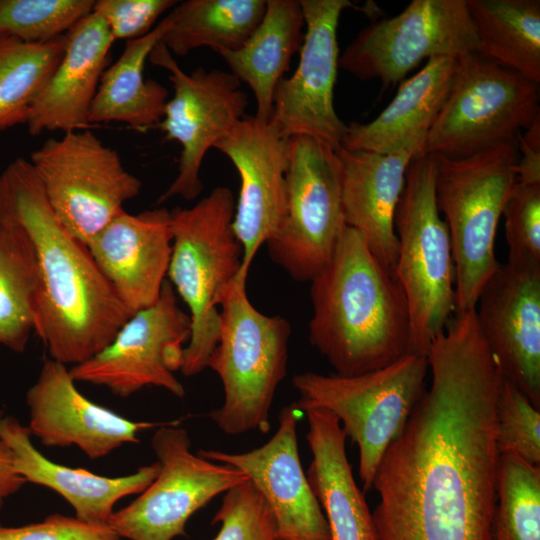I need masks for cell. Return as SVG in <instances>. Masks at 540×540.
<instances>
[{"instance_id":"6da1fadb","label":"cell","mask_w":540,"mask_h":540,"mask_svg":"<svg viewBox=\"0 0 540 540\" xmlns=\"http://www.w3.org/2000/svg\"><path fill=\"white\" fill-rule=\"evenodd\" d=\"M0 217L19 225L38 272L35 333L51 359L66 366L103 350L132 313L88 247L59 222L30 161L16 158L0 174Z\"/></svg>"},{"instance_id":"7a4b0ae2","label":"cell","mask_w":540,"mask_h":540,"mask_svg":"<svg viewBox=\"0 0 540 540\" xmlns=\"http://www.w3.org/2000/svg\"><path fill=\"white\" fill-rule=\"evenodd\" d=\"M310 283L309 340L336 374L359 375L411 353L404 292L357 231L345 227Z\"/></svg>"},{"instance_id":"3957f363","label":"cell","mask_w":540,"mask_h":540,"mask_svg":"<svg viewBox=\"0 0 540 540\" xmlns=\"http://www.w3.org/2000/svg\"><path fill=\"white\" fill-rule=\"evenodd\" d=\"M170 212L167 276L189 309L191 332L180 371L191 377L207 368L217 345L219 302L240 271L243 249L232 226L235 200L229 188L216 187L194 206Z\"/></svg>"},{"instance_id":"277c9868","label":"cell","mask_w":540,"mask_h":540,"mask_svg":"<svg viewBox=\"0 0 540 540\" xmlns=\"http://www.w3.org/2000/svg\"><path fill=\"white\" fill-rule=\"evenodd\" d=\"M247 277L239 271L220 299L219 338L207 365L224 389L222 406L208 416L228 435L269 431L274 395L287 374L290 323L251 304Z\"/></svg>"},{"instance_id":"5b68a950","label":"cell","mask_w":540,"mask_h":540,"mask_svg":"<svg viewBox=\"0 0 540 540\" xmlns=\"http://www.w3.org/2000/svg\"><path fill=\"white\" fill-rule=\"evenodd\" d=\"M518 157L516 139L467 158L436 155L435 196L452 245L455 313L476 307L484 284L499 266L496 233L516 181Z\"/></svg>"},{"instance_id":"8992f818","label":"cell","mask_w":540,"mask_h":540,"mask_svg":"<svg viewBox=\"0 0 540 540\" xmlns=\"http://www.w3.org/2000/svg\"><path fill=\"white\" fill-rule=\"evenodd\" d=\"M436 155L411 160L395 214L394 275L410 314L411 353L427 355L455 313V266L450 235L435 196Z\"/></svg>"},{"instance_id":"52a82bcc","label":"cell","mask_w":540,"mask_h":540,"mask_svg":"<svg viewBox=\"0 0 540 540\" xmlns=\"http://www.w3.org/2000/svg\"><path fill=\"white\" fill-rule=\"evenodd\" d=\"M427 356L410 353L359 375L304 372L293 377L300 411L322 408L339 421L359 450L363 491L372 488L390 444L403 432L425 391Z\"/></svg>"},{"instance_id":"ba28073f","label":"cell","mask_w":540,"mask_h":540,"mask_svg":"<svg viewBox=\"0 0 540 540\" xmlns=\"http://www.w3.org/2000/svg\"><path fill=\"white\" fill-rule=\"evenodd\" d=\"M538 117L539 84L477 53L458 59L419 154L467 158L514 140Z\"/></svg>"},{"instance_id":"9c48e42d","label":"cell","mask_w":540,"mask_h":540,"mask_svg":"<svg viewBox=\"0 0 540 540\" xmlns=\"http://www.w3.org/2000/svg\"><path fill=\"white\" fill-rule=\"evenodd\" d=\"M29 161L56 218L86 246L142 188L118 152L88 129L47 139Z\"/></svg>"},{"instance_id":"30bf717a","label":"cell","mask_w":540,"mask_h":540,"mask_svg":"<svg viewBox=\"0 0 540 540\" xmlns=\"http://www.w3.org/2000/svg\"><path fill=\"white\" fill-rule=\"evenodd\" d=\"M345 227L337 149L313 137L290 138L286 208L266 242L270 258L292 279L310 282L329 261Z\"/></svg>"},{"instance_id":"8fae6325","label":"cell","mask_w":540,"mask_h":540,"mask_svg":"<svg viewBox=\"0 0 540 540\" xmlns=\"http://www.w3.org/2000/svg\"><path fill=\"white\" fill-rule=\"evenodd\" d=\"M152 449L160 464L156 478L108 524L128 540H173L186 536V523L214 497L249 480L242 471L191 450L186 429L161 424Z\"/></svg>"},{"instance_id":"7c38bea8","label":"cell","mask_w":540,"mask_h":540,"mask_svg":"<svg viewBox=\"0 0 540 540\" xmlns=\"http://www.w3.org/2000/svg\"><path fill=\"white\" fill-rule=\"evenodd\" d=\"M478 54L466 0H413L398 15L372 20L339 57V68L394 86L422 60Z\"/></svg>"},{"instance_id":"4fadbf2b","label":"cell","mask_w":540,"mask_h":540,"mask_svg":"<svg viewBox=\"0 0 540 540\" xmlns=\"http://www.w3.org/2000/svg\"><path fill=\"white\" fill-rule=\"evenodd\" d=\"M148 59L168 71L174 90L157 126L166 140L181 146L177 175L157 203L176 196L193 200L203 189L200 169L206 153L245 117L248 97L230 72L199 67L186 73L161 41Z\"/></svg>"},{"instance_id":"5bb4252c","label":"cell","mask_w":540,"mask_h":540,"mask_svg":"<svg viewBox=\"0 0 540 540\" xmlns=\"http://www.w3.org/2000/svg\"><path fill=\"white\" fill-rule=\"evenodd\" d=\"M190 332V316L166 279L155 304L133 313L103 350L69 372L76 382L105 387L122 398L146 386L182 398L185 388L174 372L181 369Z\"/></svg>"},{"instance_id":"9a60e30c","label":"cell","mask_w":540,"mask_h":540,"mask_svg":"<svg viewBox=\"0 0 540 540\" xmlns=\"http://www.w3.org/2000/svg\"><path fill=\"white\" fill-rule=\"evenodd\" d=\"M304 39L299 62L290 77L278 83L273 97L271 124L285 139L308 136L341 147L347 125L334 107L339 68L337 28L348 0H300Z\"/></svg>"},{"instance_id":"2e32d148","label":"cell","mask_w":540,"mask_h":540,"mask_svg":"<svg viewBox=\"0 0 540 540\" xmlns=\"http://www.w3.org/2000/svg\"><path fill=\"white\" fill-rule=\"evenodd\" d=\"M475 311L504 377L540 409V266L499 264Z\"/></svg>"},{"instance_id":"e0dca14e","label":"cell","mask_w":540,"mask_h":540,"mask_svg":"<svg viewBox=\"0 0 540 540\" xmlns=\"http://www.w3.org/2000/svg\"><path fill=\"white\" fill-rule=\"evenodd\" d=\"M214 148L229 158L240 177L232 226L243 249L240 272L248 274L285 213L289 139L270 121L245 116Z\"/></svg>"},{"instance_id":"ac0fdd59","label":"cell","mask_w":540,"mask_h":540,"mask_svg":"<svg viewBox=\"0 0 540 540\" xmlns=\"http://www.w3.org/2000/svg\"><path fill=\"white\" fill-rule=\"evenodd\" d=\"M300 412L295 403L283 407L275 434L251 451L200 450L198 454L248 476L273 514L277 540H330L326 517L299 458Z\"/></svg>"},{"instance_id":"d6986e66","label":"cell","mask_w":540,"mask_h":540,"mask_svg":"<svg viewBox=\"0 0 540 540\" xmlns=\"http://www.w3.org/2000/svg\"><path fill=\"white\" fill-rule=\"evenodd\" d=\"M26 403L31 436L47 447L76 446L90 459L136 443L140 431L161 425L132 421L94 403L78 390L69 367L51 358L28 389Z\"/></svg>"},{"instance_id":"ffe728a7","label":"cell","mask_w":540,"mask_h":540,"mask_svg":"<svg viewBox=\"0 0 540 540\" xmlns=\"http://www.w3.org/2000/svg\"><path fill=\"white\" fill-rule=\"evenodd\" d=\"M96 265L133 314L157 302L172 251L171 212L122 210L87 244Z\"/></svg>"},{"instance_id":"44dd1931","label":"cell","mask_w":540,"mask_h":540,"mask_svg":"<svg viewBox=\"0 0 540 540\" xmlns=\"http://www.w3.org/2000/svg\"><path fill=\"white\" fill-rule=\"evenodd\" d=\"M423 142L386 154L337 149L345 224L360 234L371 253L393 273L398 255L395 214L408 166Z\"/></svg>"},{"instance_id":"7402d4cb","label":"cell","mask_w":540,"mask_h":540,"mask_svg":"<svg viewBox=\"0 0 540 540\" xmlns=\"http://www.w3.org/2000/svg\"><path fill=\"white\" fill-rule=\"evenodd\" d=\"M113 42L106 24L94 12L66 33L62 57L25 123L29 134L88 129L91 105L109 66Z\"/></svg>"},{"instance_id":"603a6c76","label":"cell","mask_w":540,"mask_h":540,"mask_svg":"<svg viewBox=\"0 0 540 540\" xmlns=\"http://www.w3.org/2000/svg\"><path fill=\"white\" fill-rule=\"evenodd\" d=\"M0 434L9 446L17 472L26 483L47 487L63 497L75 516L94 523H108L122 498L141 493L157 476L158 461L118 477L95 474L49 460L33 444L27 426L12 416H3Z\"/></svg>"},{"instance_id":"cb8c5ba5","label":"cell","mask_w":540,"mask_h":540,"mask_svg":"<svg viewBox=\"0 0 540 540\" xmlns=\"http://www.w3.org/2000/svg\"><path fill=\"white\" fill-rule=\"evenodd\" d=\"M304 412L312 453L306 476L326 517L330 540H379L373 515L354 479L347 437L338 419L322 408Z\"/></svg>"},{"instance_id":"d4e9b609","label":"cell","mask_w":540,"mask_h":540,"mask_svg":"<svg viewBox=\"0 0 540 540\" xmlns=\"http://www.w3.org/2000/svg\"><path fill=\"white\" fill-rule=\"evenodd\" d=\"M458 59L434 57L409 79L368 123L347 125L341 147L353 151L391 153L424 141L451 89Z\"/></svg>"},{"instance_id":"484cf974","label":"cell","mask_w":540,"mask_h":540,"mask_svg":"<svg viewBox=\"0 0 540 540\" xmlns=\"http://www.w3.org/2000/svg\"><path fill=\"white\" fill-rule=\"evenodd\" d=\"M171 22L169 13L148 34L125 43L119 58L101 76L90 109V125L119 122L144 132L160 123L169 92L160 82L144 78V66Z\"/></svg>"},{"instance_id":"4316f807","label":"cell","mask_w":540,"mask_h":540,"mask_svg":"<svg viewBox=\"0 0 540 540\" xmlns=\"http://www.w3.org/2000/svg\"><path fill=\"white\" fill-rule=\"evenodd\" d=\"M305 20L300 1L267 0L264 16L237 50L219 53L230 73L246 83L256 100L255 117L269 121L275 89L303 43Z\"/></svg>"},{"instance_id":"83f0119b","label":"cell","mask_w":540,"mask_h":540,"mask_svg":"<svg viewBox=\"0 0 540 540\" xmlns=\"http://www.w3.org/2000/svg\"><path fill=\"white\" fill-rule=\"evenodd\" d=\"M478 54L540 83V1L466 0Z\"/></svg>"},{"instance_id":"f1b7e54d","label":"cell","mask_w":540,"mask_h":540,"mask_svg":"<svg viewBox=\"0 0 540 540\" xmlns=\"http://www.w3.org/2000/svg\"><path fill=\"white\" fill-rule=\"evenodd\" d=\"M266 0H187L170 11L161 42L172 55L209 47L218 54L239 49L261 22Z\"/></svg>"},{"instance_id":"f546056e","label":"cell","mask_w":540,"mask_h":540,"mask_svg":"<svg viewBox=\"0 0 540 540\" xmlns=\"http://www.w3.org/2000/svg\"><path fill=\"white\" fill-rule=\"evenodd\" d=\"M38 272L33 246L23 229L0 217V345L25 351L35 332Z\"/></svg>"},{"instance_id":"4dcf8cb0","label":"cell","mask_w":540,"mask_h":540,"mask_svg":"<svg viewBox=\"0 0 540 540\" xmlns=\"http://www.w3.org/2000/svg\"><path fill=\"white\" fill-rule=\"evenodd\" d=\"M66 34L45 43L0 36V134L27 121L30 110L58 65Z\"/></svg>"},{"instance_id":"1f68e13d","label":"cell","mask_w":540,"mask_h":540,"mask_svg":"<svg viewBox=\"0 0 540 540\" xmlns=\"http://www.w3.org/2000/svg\"><path fill=\"white\" fill-rule=\"evenodd\" d=\"M492 540H540V466L499 454Z\"/></svg>"},{"instance_id":"d6a6232c","label":"cell","mask_w":540,"mask_h":540,"mask_svg":"<svg viewBox=\"0 0 540 540\" xmlns=\"http://www.w3.org/2000/svg\"><path fill=\"white\" fill-rule=\"evenodd\" d=\"M94 0H0V36L45 43L92 12Z\"/></svg>"},{"instance_id":"836d02e7","label":"cell","mask_w":540,"mask_h":540,"mask_svg":"<svg viewBox=\"0 0 540 540\" xmlns=\"http://www.w3.org/2000/svg\"><path fill=\"white\" fill-rule=\"evenodd\" d=\"M496 444L540 466V409L503 375L496 400Z\"/></svg>"},{"instance_id":"e575fe53","label":"cell","mask_w":540,"mask_h":540,"mask_svg":"<svg viewBox=\"0 0 540 540\" xmlns=\"http://www.w3.org/2000/svg\"><path fill=\"white\" fill-rule=\"evenodd\" d=\"M217 523L220 529L213 540H277L273 514L250 480L224 493L212 520Z\"/></svg>"},{"instance_id":"d590c367","label":"cell","mask_w":540,"mask_h":540,"mask_svg":"<svg viewBox=\"0 0 540 540\" xmlns=\"http://www.w3.org/2000/svg\"><path fill=\"white\" fill-rule=\"evenodd\" d=\"M502 216L508 261L540 266V184L515 182Z\"/></svg>"},{"instance_id":"8d00e7d4","label":"cell","mask_w":540,"mask_h":540,"mask_svg":"<svg viewBox=\"0 0 540 540\" xmlns=\"http://www.w3.org/2000/svg\"><path fill=\"white\" fill-rule=\"evenodd\" d=\"M174 0H94L99 15L115 40H135L148 34L158 18L174 8Z\"/></svg>"},{"instance_id":"74e56055","label":"cell","mask_w":540,"mask_h":540,"mask_svg":"<svg viewBox=\"0 0 540 540\" xmlns=\"http://www.w3.org/2000/svg\"><path fill=\"white\" fill-rule=\"evenodd\" d=\"M0 540H121L108 523L51 514L43 521L18 527L0 524Z\"/></svg>"},{"instance_id":"f35d334b","label":"cell","mask_w":540,"mask_h":540,"mask_svg":"<svg viewBox=\"0 0 540 540\" xmlns=\"http://www.w3.org/2000/svg\"><path fill=\"white\" fill-rule=\"evenodd\" d=\"M521 156L515 166L516 181L540 184V117L516 137Z\"/></svg>"},{"instance_id":"ab89813d","label":"cell","mask_w":540,"mask_h":540,"mask_svg":"<svg viewBox=\"0 0 540 540\" xmlns=\"http://www.w3.org/2000/svg\"><path fill=\"white\" fill-rule=\"evenodd\" d=\"M3 416V412L0 411V421ZM25 484V479L15 468L11 450L0 434V511L5 500Z\"/></svg>"}]
</instances>
